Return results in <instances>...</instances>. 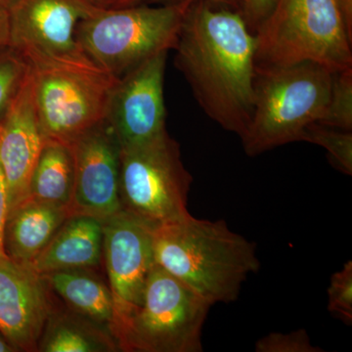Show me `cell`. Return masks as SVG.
<instances>
[{"mask_svg": "<svg viewBox=\"0 0 352 352\" xmlns=\"http://www.w3.org/2000/svg\"><path fill=\"white\" fill-rule=\"evenodd\" d=\"M332 76L330 69L312 62L284 67L256 65L254 110L241 138L245 154L256 157L300 141L305 129L323 116Z\"/></svg>", "mask_w": 352, "mask_h": 352, "instance_id": "3957f363", "label": "cell"}, {"mask_svg": "<svg viewBox=\"0 0 352 352\" xmlns=\"http://www.w3.org/2000/svg\"><path fill=\"white\" fill-rule=\"evenodd\" d=\"M75 182L71 210L106 220L122 210L120 199V146L105 122L71 143Z\"/></svg>", "mask_w": 352, "mask_h": 352, "instance_id": "7c38bea8", "label": "cell"}, {"mask_svg": "<svg viewBox=\"0 0 352 352\" xmlns=\"http://www.w3.org/2000/svg\"><path fill=\"white\" fill-rule=\"evenodd\" d=\"M31 68L34 102L44 139L71 144L104 122L109 95L117 80L98 69Z\"/></svg>", "mask_w": 352, "mask_h": 352, "instance_id": "ba28073f", "label": "cell"}, {"mask_svg": "<svg viewBox=\"0 0 352 352\" xmlns=\"http://www.w3.org/2000/svg\"><path fill=\"white\" fill-rule=\"evenodd\" d=\"M43 143L31 68L19 94L0 120V166L6 177L9 210L29 198L32 170Z\"/></svg>", "mask_w": 352, "mask_h": 352, "instance_id": "5bb4252c", "label": "cell"}, {"mask_svg": "<svg viewBox=\"0 0 352 352\" xmlns=\"http://www.w3.org/2000/svg\"><path fill=\"white\" fill-rule=\"evenodd\" d=\"M256 36L242 13L193 0L175 47V67L210 120L245 135L254 101Z\"/></svg>", "mask_w": 352, "mask_h": 352, "instance_id": "6da1fadb", "label": "cell"}, {"mask_svg": "<svg viewBox=\"0 0 352 352\" xmlns=\"http://www.w3.org/2000/svg\"><path fill=\"white\" fill-rule=\"evenodd\" d=\"M212 3L219 4V6H226L227 7H234L237 8L241 6V0H208Z\"/></svg>", "mask_w": 352, "mask_h": 352, "instance_id": "4dcf8cb0", "label": "cell"}, {"mask_svg": "<svg viewBox=\"0 0 352 352\" xmlns=\"http://www.w3.org/2000/svg\"><path fill=\"white\" fill-rule=\"evenodd\" d=\"M328 309L346 325L352 323V261L333 273L328 288Z\"/></svg>", "mask_w": 352, "mask_h": 352, "instance_id": "603a6c76", "label": "cell"}, {"mask_svg": "<svg viewBox=\"0 0 352 352\" xmlns=\"http://www.w3.org/2000/svg\"><path fill=\"white\" fill-rule=\"evenodd\" d=\"M74 182L75 161L71 145L53 139H44L41 154L32 170L29 198L71 210Z\"/></svg>", "mask_w": 352, "mask_h": 352, "instance_id": "ac0fdd59", "label": "cell"}, {"mask_svg": "<svg viewBox=\"0 0 352 352\" xmlns=\"http://www.w3.org/2000/svg\"><path fill=\"white\" fill-rule=\"evenodd\" d=\"M73 214L69 208L28 198L10 208L3 232V252L16 263L30 264Z\"/></svg>", "mask_w": 352, "mask_h": 352, "instance_id": "2e32d148", "label": "cell"}, {"mask_svg": "<svg viewBox=\"0 0 352 352\" xmlns=\"http://www.w3.org/2000/svg\"><path fill=\"white\" fill-rule=\"evenodd\" d=\"M119 346L106 329L75 312L54 311L46 322L36 351L111 352Z\"/></svg>", "mask_w": 352, "mask_h": 352, "instance_id": "d6986e66", "label": "cell"}, {"mask_svg": "<svg viewBox=\"0 0 352 352\" xmlns=\"http://www.w3.org/2000/svg\"><path fill=\"white\" fill-rule=\"evenodd\" d=\"M16 1H17V0H0V6L8 9L9 7L12 6L13 3H15Z\"/></svg>", "mask_w": 352, "mask_h": 352, "instance_id": "1f68e13d", "label": "cell"}, {"mask_svg": "<svg viewBox=\"0 0 352 352\" xmlns=\"http://www.w3.org/2000/svg\"><path fill=\"white\" fill-rule=\"evenodd\" d=\"M212 305L154 263L143 302L112 332L120 351L201 352V332Z\"/></svg>", "mask_w": 352, "mask_h": 352, "instance_id": "8992f818", "label": "cell"}, {"mask_svg": "<svg viewBox=\"0 0 352 352\" xmlns=\"http://www.w3.org/2000/svg\"><path fill=\"white\" fill-rule=\"evenodd\" d=\"M168 53H157L113 83L104 122L120 149L143 144L166 131L164 80Z\"/></svg>", "mask_w": 352, "mask_h": 352, "instance_id": "30bf717a", "label": "cell"}, {"mask_svg": "<svg viewBox=\"0 0 352 352\" xmlns=\"http://www.w3.org/2000/svg\"><path fill=\"white\" fill-rule=\"evenodd\" d=\"M10 38L8 10L0 6V50L7 47Z\"/></svg>", "mask_w": 352, "mask_h": 352, "instance_id": "83f0119b", "label": "cell"}, {"mask_svg": "<svg viewBox=\"0 0 352 352\" xmlns=\"http://www.w3.org/2000/svg\"><path fill=\"white\" fill-rule=\"evenodd\" d=\"M192 2L96 10L78 23L76 39L97 68L119 80L157 53L175 47Z\"/></svg>", "mask_w": 352, "mask_h": 352, "instance_id": "277c9868", "label": "cell"}, {"mask_svg": "<svg viewBox=\"0 0 352 352\" xmlns=\"http://www.w3.org/2000/svg\"><path fill=\"white\" fill-rule=\"evenodd\" d=\"M152 231L151 226L124 210L103 221V261L115 305L111 333L143 302L155 263Z\"/></svg>", "mask_w": 352, "mask_h": 352, "instance_id": "8fae6325", "label": "cell"}, {"mask_svg": "<svg viewBox=\"0 0 352 352\" xmlns=\"http://www.w3.org/2000/svg\"><path fill=\"white\" fill-rule=\"evenodd\" d=\"M275 3L276 0H241V13L248 27L254 34L270 15Z\"/></svg>", "mask_w": 352, "mask_h": 352, "instance_id": "d4e9b609", "label": "cell"}, {"mask_svg": "<svg viewBox=\"0 0 352 352\" xmlns=\"http://www.w3.org/2000/svg\"><path fill=\"white\" fill-rule=\"evenodd\" d=\"M192 182L179 144L168 131L143 144L120 149L122 210L152 228L188 217Z\"/></svg>", "mask_w": 352, "mask_h": 352, "instance_id": "52a82bcc", "label": "cell"}, {"mask_svg": "<svg viewBox=\"0 0 352 352\" xmlns=\"http://www.w3.org/2000/svg\"><path fill=\"white\" fill-rule=\"evenodd\" d=\"M258 352H322L324 349L314 346L309 335L303 329L289 333H270L254 344Z\"/></svg>", "mask_w": 352, "mask_h": 352, "instance_id": "cb8c5ba5", "label": "cell"}, {"mask_svg": "<svg viewBox=\"0 0 352 352\" xmlns=\"http://www.w3.org/2000/svg\"><path fill=\"white\" fill-rule=\"evenodd\" d=\"M103 261V221L73 214L30 266L44 275L55 271L90 270Z\"/></svg>", "mask_w": 352, "mask_h": 352, "instance_id": "9a60e30c", "label": "cell"}, {"mask_svg": "<svg viewBox=\"0 0 352 352\" xmlns=\"http://www.w3.org/2000/svg\"><path fill=\"white\" fill-rule=\"evenodd\" d=\"M300 141L318 145L328 152L333 168L346 175H352V133L312 124L303 131Z\"/></svg>", "mask_w": 352, "mask_h": 352, "instance_id": "ffe728a7", "label": "cell"}, {"mask_svg": "<svg viewBox=\"0 0 352 352\" xmlns=\"http://www.w3.org/2000/svg\"><path fill=\"white\" fill-rule=\"evenodd\" d=\"M349 34L352 36V0H335Z\"/></svg>", "mask_w": 352, "mask_h": 352, "instance_id": "f1b7e54d", "label": "cell"}, {"mask_svg": "<svg viewBox=\"0 0 352 352\" xmlns=\"http://www.w3.org/2000/svg\"><path fill=\"white\" fill-rule=\"evenodd\" d=\"M87 270L55 271L43 276L69 310L110 332L115 314L110 287Z\"/></svg>", "mask_w": 352, "mask_h": 352, "instance_id": "e0dca14e", "label": "cell"}, {"mask_svg": "<svg viewBox=\"0 0 352 352\" xmlns=\"http://www.w3.org/2000/svg\"><path fill=\"white\" fill-rule=\"evenodd\" d=\"M50 285L29 264L0 254V333L17 351H36L54 311Z\"/></svg>", "mask_w": 352, "mask_h": 352, "instance_id": "4fadbf2b", "label": "cell"}, {"mask_svg": "<svg viewBox=\"0 0 352 352\" xmlns=\"http://www.w3.org/2000/svg\"><path fill=\"white\" fill-rule=\"evenodd\" d=\"M254 36L256 66L312 62L332 73L352 68V36L335 0H276Z\"/></svg>", "mask_w": 352, "mask_h": 352, "instance_id": "5b68a950", "label": "cell"}, {"mask_svg": "<svg viewBox=\"0 0 352 352\" xmlns=\"http://www.w3.org/2000/svg\"><path fill=\"white\" fill-rule=\"evenodd\" d=\"M15 349H14V346L12 344H10V342H8L4 338V336L2 335L1 333H0V352H15Z\"/></svg>", "mask_w": 352, "mask_h": 352, "instance_id": "f546056e", "label": "cell"}, {"mask_svg": "<svg viewBox=\"0 0 352 352\" xmlns=\"http://www.w3.org/2000/svg\"><path fill=\"white\" fill-rule=\"evenodd\" d=\"M30 69L29 62L18 51L9 46L0 50V120L19 94Z\"/></svg>", "mask_w": 352, "mask_h": 352, "instance_id": "7402d4cb", "label": "cell"}, {"mask_svg": "<svg viewBox=\"0 0 352 352\" xmlns=\"http://www.w3.org/2000/svg\"><path fill=\"white\" fill-rule=\"evenodd\" d=\"M7 10L8 46L31 66L100 71L76 39L78 23L100 9L83 0H17Z\"/></svg>", "mask_w": 352, "mask_h": 352, "instance_id": "9c48e42d", "label": "cell"}, {"mask_svg": "<svg viewBox=\"0 0 352 352\" xmlns=\"http://www.w3.org/2000/svg\"><path fill=\"white\" fill-rule=\"evenodd\" d=\"M316 124L351 131L352 68L333 72L328 104Z\"/></svg>", "mask_w": 352, "mask_h": 352, "instance_id": "44dd1931", "label": "cell"}, {"mask_svg": "<svg viewBox=\"0 0 352 352\" xmlns=\"http://www.w3.org/2000/svg\"><path fill=\"white\" fill-rule=\"evenodd\" d=\"M83 1L100 10H111V9L138 6L144 0H83Z\"/></svg>", "mask_w": 352, "mask_h": 352, "instance_id": "4316f807", "label": "cell"}, {"mask_svg": "<svg viewBox=\"0 0 352 352\" xmlns=\"http://www.w3.org/2000/svg\"><path fill=\"white\" fill-rule=\"evenodd\" d=\"M152 233L155 263L210 305L236 302L243 284L261 266L256 245L224 220L189 214Z\"/></svg>", "mask_w": 352, "mask_h": 352, "instance_id": "7a4b0ae2", "label": "cell"}, {"mask_svg": "<svg viewBox=\"0 0 352 352\" xmlns=\"http://www.w3.org/2000/svg\"><path fill=\"white\" fill-rule=\"evenodd\" d=\"M8 192L3 170L0 166V254H3V232L7 214H8Z\"/></svg>", "mask_w": 352, "mask_h": 352, "instance_id": "484cf974", "label": "cell"}]
</instances>
